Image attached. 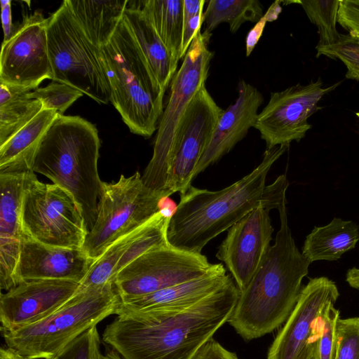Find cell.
I'll use <instances>...</instances> for the list:
<instances>
[{
    "label": "cell",
    "mask_w": 359,
    "mask_h": 359,
    "mask_svg": "<svg viewBox=\"0 0 359 359\" xmlns=\"http://www.w3.org/2000/svg\"><path fill=\"white\" fill-rule=\"evenodd\" d=\"M163 197L148 188L138 172L130 177L121 175L114 183L102 182L97 217L83 250L97 260L113 243L159 212V203Z\"/></svg>",
    "instance_id": "9"
},
{
    "label": "cell",
    "mask_w": 359,
    "mask_h": 359,
    "mask_svg": "<svg viewBox=\"0 0 359 359\" xmlns=\"http://www.w3.org/2000/svg\"><path fill=\"white\" fill-rule=\"evenodd\" d=\"M137 1L173 59L179 62L183 32V0Z\"/></svg>",
    "instance_id": "27"
},
{
    "label": "cell",
    "mask_w": 359,
    "mask_h": 359,
    "mask_svg": "<svg viewBox=\"0 0 359 359\" xmlns=\"http://www.w3.org/2000/svg\"><path fill=\"white\" fill-rule=\"evenodd\" d=\"M177 208V205L169 196L162 198L159 203V212L167 218L171 219Z\"/></svg>",
    "instance_id": "42"
},
{
    "label": "cell",
    "mask_w": 359,
    "mask_h": 359,
    "mask_svg": "<svg viewBox=\"0 0 359 359\" xmlns=\"http://www.w3.org/2000/svg\"><path fill=\"white\" fill-rule=\"evenodd\" d=\"M269 211L257 207L236 222L218 247L216 257L230 272L240 292L243 291L269 251L273 227Z\"/></svg>",
    "instance_id": "16"
},
{
    "label": "cell",
    "mask_w": 359,
    "mask_h": 359,
    "mask_svg": "<svg viewBox=\"0 0 359 359\" xmlns=\"http://www.w3.org/2000/svg\"><path fill=\"white\" fill-rule=\"evenodd\" d=\"M170 218L158 212L145 224L113 243L95 261L79 291L114 283L116 274L144 252L168 243Z\"/></svg>",
    "instance_id": "18"
},
{
    "label": "cell",
    "mask_w": 359,
    "mask_h": 359,
    "mask_svg": "<svg viewBox=\"0 0 359 359\" xmlns=\"http://www.w3.org/2000/svg\"><path fill=\"white\" fill-rule=\"evenodd\" d=\"M339 311L334 303L327 304L315 325L313 359H335L337 349V324Z\"/></svg>",
    "instance_id": "31"
},
{
    "label": "cell",
    "mask_w": 359,
    "mask_h": 359,
    "mask_svg": "<svg viewBox=\"0 0 359 359\" xmlns=\"http://www.w3.org/2000/svg\"><path fill=\"white\" fill-rule=\"evenodd\" d=\"M211 34L200 31L191 42L170 84L169 96L160 118L151 159L142 175L143 183L164 196L168 172L180 129L187 109L209 76L213 53L208 44Z\"/></svg>",
    "instance_id": "7"
},
{
    "label": "cell",
    "mask_w": 359,
    "mask_h": 359,
    "mask_svg": "<svg viewBox=\"0 0 359 359\" xmlns=\"http://www.w3.org/2000/svg\"><path fill=\"white\" fill-rule=\"evenodd\" d=\"M337 22L359 41V0H341Z\"/></svg>",
    "instance_id": "36"
},
{
    "label": "cell",
    "mask_w": 359,
    "mask_h": 359,
    "mask_svg": "<svg viewBox=\"0 0 359 359\" xmlns=\"http://www.w3.org/2000/svg\"><path fill=\"white\" fill-rule=\"evenodd\" d=\"M191 359H239L213 338L209 339L196 353Z\"/></svg>",
    "instance_id": "37"
},
{
    "label": "cell",
    "mask_w": 359,
    "mask_h": 359,
    "mask_svg": "<svg viewBox=\"0 0 359 359\" xmlns=\"http://www.w3.org/2000/svg\"><path fill=\"white\" fill-rule=\"evenodd\" d=\"M320 55L339 59L346 67V78L359 81V41L349 34H341L339 40L330 46L316 48Z\"/></svg>",
    "instance_id": "33"
},
{
    "label": "cell",
    "mask_w": 359,
    "mask_h": 359,
    "mask_svg": "<svg viewBox=\"0 0 359 359\" xmlns=\"http://www.w3.org/2000/svg\"><path fill=\"white\" fill-rule=\"evenodd\" d=\"M94 262L82 248L50 246L23 235L16 283L34 279L67 280L80 283Z\"/></svg>",
    "instance_id": "19"
},
{
    "label": "cell",
    "mask_w": 359,
    "mask_h": 359,
    "mask_svg": "<svg viewBox=\"0 0 359 359\" xmlns=\"http://www.w3.org/2000/svg\"><path fill=\"white\" fill-rule=\"evenodd\" d=\"M339 296L337 285L328 278H310L270 346L267 359H313L315 324L327 304H335Z\"/></svg>",
    "instance_id": "15"
},
{
    "label": "cell",
    "mask_w": 359,
    "mask_h": 359,
    "mask_svg": "<svg viewBox=\"0 0 359 359\" xmlns=\"http://www.w3.org/2000/svg\"><path fill=\"white\" fill-rule=\"evenodd\" d=\"M66 1L85 36L97 48L110 40L128 4V0Z\"/></svg>",
    "instance_id": "25"
},
{
    "label": "cell",
    "mask_w": 359,
    "mask_h": 359,
    "mask_svg": "<svg viewBox=\"0 0 359 359\" xmlns=\"http://www.w3.org/2000/svg\"><path fill=\"white\" fill-rule=\"evenodd\" d=\"M123 19L139 48L153 79L165 93L177 72L178 62L167 49L137 1H128Z\"/></svg>",
    "instance_id": "23"
},
{
    "label": "cell",
    "mask_w": 359,
    "mask_h": 359,
    "mask_svg": "<svg viewBox=\"0 0 359 359\" xmlns=\"http://www.w3.org/2000/svg\"><path fill=\"white\" fill-rule=\"evenodd\" d=\"M289 147L266 149L261 163L250 173L219 191L192 185L180 196L167 229L168 243L177 248L201 253L209 241L228 230L253 209H278L286 202L289 181L281 175L266 185L268 172Z\"/></svg>",
    "instance_id": "2"
},
{
    "label": "cell",
    "mask_w": 359,
    "mask_h": 359,
    "mask_svg": "<svg viewBox=\"0 0 359 359\" xmlns=\"http://www.w3.org/2000/svg\"><path fill=\"white\" fill-rule=\"evenodd\" d=\"M48 49L52 81L80 90L99 104H107L111 90L93 45L76 22L66 0L48 18Z\"/></svg>",
    "instance_id": "8"
},
{
    "label": "cell",
    "mask_w": 359,
    "mask_h": 359,
    "mask_svg": "<svg viewBox=\"0 0 359 359\" xmlns=\"http://www.w3.org/2000/svg\"><path fill=\"white\" fill-rule=\"evenodd\" d=\"M121 297L114 283L76 292L46 318L15 330H1L6 347L27 359L49 358L107 317Z\"/></svg>",
    "instance_id": "6"
},
{
    "label": "cell",
    "mask_w": 359,
    "mask_h": 359,
    "mask_svg": "<svg viewBox=\"0 0 359 359\" xmlns=\"http://www.w3.org/2000/svg\"><path fill=\"white\" fill-rule=\"evenodd\" d=\"M0 359H27L8 347L0 348Z\"/></svg>",
    "instance_id": "45"
},
{
    "label": "cell",
    "mask_w": 359,
    "mask_h": 359,
    "mask_svg": "<svg viewBox=\"0 0 359 359\" xmlns=\"http://www.w3.org/2000/svg\"><path fill=\"white\" fill-rule=\"evenodd\" d=\"M79 285L72 280L49 279L18 283L1 294V330H15L46 318L67 302Z\"/></svg>",
    "instance_id": "17"
},
{
    "label": "cell",
    "mask_w": 359,
    "mask_h": 359,
    "mask_svg": "<svg viewBox=\"0 0 359 359\" xmlns=\"http://www.w3.org/2000/svg\"><path fill=\"white\" fill-rule=\"evenodd\" d=\"M26 177L27 172L0 174V287L6 291L17 285Z\"/></svg>",
    "instance_id": "20"
},
{
    "label": "cell",
    "mask_w": 359,
    "mask_h": 359,
    "mask_svg": "<svg viewBox=\"0 0 359 359\" xmlns=\"http://www.w3.org/2000/svg\"><path fill=\"white\" fill-rule=\"evenodd\" d=\"M58 114L42 109L31 121L0 146V174L32 171L40 142Z\"/></svg>",
    "instance_id": "24"
},
{
    "label": "cell",
    "mask_w": 359,
    "mask_h": 359,
    "mask_svg": "<svg viewBox=\"0 0 359 359\" xmlns=\"http://www.w3.org/2000/svg\"><path fill=\"white\" fill-rule=\"evenodd\" d=\"M98 57L111 90L110 102L131 133L150 137L163 112L162 93L122 18Z\"/></svg>",
    "instance_id": "5"
},
{
    "label": "cell",
    "mask_w": 359,
    "mask_h": 359,
    "mask_svg": "<svg viewBox=\"0 0 359 359\" xmlns=\"http://www.w3.org/2000/svg\"><path fill=\"white\" fill-rule=\"evenodd\" d=\"M214 264L201 253L168 243L136 258L116 274L114 283L121 299L135 298L201 277Z\"/></svg>",
    "instance_id": "11"
},
{
    "label": "cell",
    "mask_w": 359,
    "mask_h": 359,
    "mask_svg": "<svg viewBox=\"0 0 359 359\" xmlns=\"http://www.w3.org/2000/svg\"><path fill=\"white\" fill-rule=\"evenodd\" d=\"M100 359H124L116 351L114 348L109 349L104 354L102 353Z\"/></svg>",
    "instance_id": "46"
},
{
    "label": "cell",
    "mask_w": 359,
    "mask_h": 359,
    "mask_svg": "<svg viewBox=\"0 0 359 359\" xmlns=\"http://www.w3.org/2000/svg\"><path fill=\"white\" fill-rule=\"evenodd\" d=\"M203 85L185 114L175 144L166 186L170 195H184L224 112Z\"/></svg>",
    "instance_id": "14"
},
{
    "label": "cell",
    "mask_w": 359,
    "mask_h": 359,
    "mask_svg": "<svg viewBox=\"0 0 359 359\" xmlns=\"http://www.w3.org/2000/svg\"><path fill=\"white\" fill-rule=\"evenodd\" d=\"M83 95L82 92L72 86L53 81L48 86L37 88L29 93L31 98L42 103L43 109H53L60 115H64L65 111Z\"/></svg>",
    "instance_id": "32"
},
{
    "label": "cell",
    "mask_w": 359,
    "mask_h": 359,
    "mask_svg": "<svg viewBox=\"0 0 359 359\" xmlns=\"http://www.w3.org/2000/svg\"><path fill=\"white\" fill-rule=\"evenodd\" d=\"M31 91L0 83V146L43 109L39 100L30 97Z\"/></svg>",
    "instance_id": "28"
},
{
    "label": "cell",
    "mask_w": 359,
    "mask_h": 359,
    "mask_svg": "<svg viewBox=\"0 0 359 359\" xmlns=\"http://www.w3.org/2000/svg\"><path fill=\"white\" fill-rule=\"evenodd\" d=\"M286 202L278 209L280 229L255 274L240 292L228 323L244 339L269 334L286 321L309 273L310 262L295 245L287 223Z\"/></svg>",
    "instance_id": "3"
},
{
    "label": "cell",
    "mask_w": 359,
    "mask_h": 359,
    "mask_svg": "<svg viewBox=\"0 0 359 359\" xmlns=\"http://www.w3.org/2000/svg\"><path fill=\"white\" fill-rule=\"evenodd\" d=\"M358 241L359 227L354 222L334 217L325 226L314 227L306 237L302 253L310 263L336 261Z\"/></svg>",
    "instance_id": "26"
},
{
    "label": "cell",
    "mask_w": 359,
    "mask_h": 359,
    "mask_svg": "<svg viewBox=\"0 0 359 359\" xmlns=\"http://www.w3.org/2000/svg\"><path fill=\"white\" fill-rule=\"evenodd\" d=\"M239 294L231 278L187 307L118 314L102 341L124 359H191L228 322Z\"/></svg>",
    "instance_id": "1"
},
{
    "label": "cell",
    "mask_w": 359,
    "mask_h": 359,
    "mask_svg": "<svg viewBox=\"0 0 359 359\" xmlns=\"http://www.w3.org/2000/svg\"><path fill=\"white\" fill-rule=\"evenodd\" d=\"M100 342L97 326H94L46 359H100Z\"/></svg>",
    "instance_id": "34"
},
{
    "label": "cell",
    "mask_w": 359,
    "mask_h": 359,
    "mask_svg": "<svg viewBox=\"0 0 359 359\" xmlns=\"http://www.w3.org/2000/svg\"><path fill=\"white\" fill-rule=\"evenodd\" d=\"M340 82L323 88L320 78L306 85L297 83L283 90L273 92L265 107L259 113L253 128L265 142L266 149L289 147L300 141L311 129L308 118L321 107V98L334 90Z\"/></svg>",
    "instance_id": "12"
},
{
    "label": "cell",
    "mask_w": 359,
    "mask_h": 359,
    "mask_svg": "<svg viewBox=\"0 0 359 359\" xmlns=\"http://www.w3.org/2000/svg\"><path fill=\"white\" fill-rule=\"evenodd\" d=\"M268 22L263 15L262 18L249 31L245 40L246 56H249L261 38L264 27Z\"/></svg>",
    "instance_id": "40"
},
{
    "label": "cell",
    "mask_w": 359,
    "mask_h": 359,
    "mask_svg": "<svg viewBox=\"0 0 359 359\" xmlns=\"http://www.w3.org/2000/svg\"><path fill=\"white\" fill-rule=\"evenodd\" d=\"M346 280L353 288L359 290V269L353 267L348 270Z\"/></svg>",
    "instance_id": "44"
},
{
    "label": "cell",
    "mask_w": 359,
    "mask_h": 359,
    "mask_svg": "<svg viewBox=\"0 0 359 359\" xmlns=\"http://www.w3.org/2000/svg\"><path fill=\"white\" fill-rule=\"evenodd\" d=\"M100 146L94 124L79 116L58 114L44 134L32 165L34 172L73 196L88 231L95 222L102 184L97 170Z\"/></svg>",
    "instance_id": "4"
},
{
    "label": "cell",
    "mask_w": 359,
    "mask_h": 359,
    "mask_svg": "<svg viewBox=\"0 0 359 359\" xmlns=\"http://www.w3.org/2000/svg\"><path fill=\"white\" fill-rule=\"evenodd\" d=\"M1 22L4 30V41H8L14 34L16 28L12 21L11 1L1 0Z\"/></svg>",
    "instance_id": "39"
},
{
    "label": "cell",
    "mask_w": 359,
    "mask_h": 359,
    "mask_svg": "<svg viewBox=\"0 0 359 359\" xmlns=\"http://www.w3.org/2000/svg\"><path fill=\"white\" fill-rule=\"evenodd\" d=\"M281 1H276L268 8L266 13L264 14L268 22L276 20L279 14L281 13L282 8L280 6Z\"/></svg>",
    "instance_id": "43"
},
{
    "label": "cell",
    "mask_w": 359,
    "mask_h": 359,
    "mask_svg": "<svg viewBox=\"0 0 359 359\" xmlns=\"http://www.w3.org/2000/svg\"><path fill=\"white\" fill-rule=\"evenodd\" d=\"M24 236L50 246L81 249L88 229L73 196L27 172L22 203Z\"/></svg>",
    "instance_id": "10"
},
{
    "label": "cell",
    "mask_w": 359,
    "mask_h": 359,
    "mask_svg": "<svg viewBox=\"0 0 359 359\" xmlns=\"http://www.w3.org/2000/svg\"><path fill=\"white\" fill-rule=\"evenodd\" d=\"M204 0H183V25L195 15L203 12Z\"/></svg>",
    "instance_id": "41"
},
{
    "label": "cell",
    "mask_w": 359,
    "mask_h": 359,
    "mask_svg": "<svg viewBox=\"0 0 359 359\" xmlns=\"http://www.w3.org/2000/svg\"><path fill=\"white\" fill-rule=\"evenodd\" d=\"M47 25L48 18L36 11L24 17L11 38L2 43L0 83L33 90L43 80H53Z\"/></svg>",
    "instance_id": "13"
},
{
    "label": "cell",
    "mask_w": 359,
    "mask_h": 359,
    "mask_svg": "<svg viewBox=\"0 0 359 359\" xmlns=\"http://www.w3.org/2000/svg\"><path fill=\"white\" fill-rule=\"evenodd\" d=\"M335 359H359V317L339 318Z\"/></svg>",
    "instance_id": "35"
},
{
    "label": "cell",
    "mask_w": 359,
    "mask_h": 359,
    "mask_svg": "<svg viewBox=\"0 0 359 359\" xmlns=\"http://www.w3.org/2000/svg\"><path fill=\"white\" fill-rule=\"evenodd\" d=\"M238 97L222 114L211 140L196 166L194 179L208 166L228 154L254 127L258 110L264 102L262 93L252 85L241 80Z\"/></svg>",
    "instance_id": "21"
},
{
    "label": "cell",
    "mask_w": 359,
    "mask_h": 359,
    "mask_svg": "<svg viewBox=\"0 0 359 359\" xmlns=\"http://www.w3.org/2000/svg\"><path fill=\"white\" fill-rule=\"evenodd\" d=\"M355 114L359 118V112H356Z\"/></svg>",
    "instance_id": "47"
},
{
    "label": "cell",
    "mask_w": 359,
    "mask_h": 359,
    "mask_svg": "<svg viewBox=\"0 0 359 359\" xmlns=\"http://www.w3.org/2000/svg\"><path fill=\"white\" fill-rule=\"evenodd\" d=\"M263 16V6L258 0H210L203 12L205 33L211 34L219 24L226 22L235 33L246 22H257Z\"/></svg>",
    "instance_id": "29"
},
{
    "label": "cell",
    "mask_w": 359,
    "mask_h": 359,
    "mask_svg": "<svg viewBox=\"0 0 359 359\" xmlns=\"http://www.w3.org/2000/svg\"><path fill=\"white\" fill-rule=\"evenodd\" d=\"M203 12L195 15L183 25L180 59L184 57L191 42L201 31L204 22Z\"/></svg>",
    "instance_id": "38"
},
{
    "label": "cell",
    "mask_w": 359,
    "mask_h": 359,
    "mask_svg": "<svg viewBox=\"0 0 359 359\" xmlns=\"http://www.w3.org/2000/svg\"><path fill=\"white\" fill-rule=\"evenodd\" d=\"M310 21L318 28L319 41L316 48L337 43L341 34L337 29L338 11L341 0L297 1Z\"/></svg>",
    "instance_id": "30"
},
{
    "label": "cell",
    "mask_w": 359,
    "mask_h": 359,
    "mask_svg": "<svg viewBox=\"0 0 359 359\" xmlns=\"http://www.w3.org/2000/svg\"><path fill=\"white\" fill-rule=\"evenodd\" d=\"M226 272L224 264H215L207 273L201 277L147 295L121 299L116 314L172 310L191 306L226 283L232 276Z\"/></svg>",
    "instance_id": "22"
}]
</instances>
